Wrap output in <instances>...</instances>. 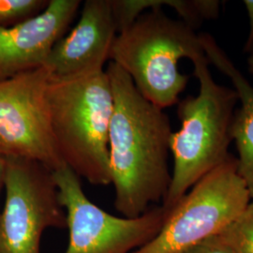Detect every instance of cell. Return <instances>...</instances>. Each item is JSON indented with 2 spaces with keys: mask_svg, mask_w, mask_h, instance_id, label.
<instances>
[{
  "mask_svg": "<svg viewBox=\"0 0 253 253\" xmlns=\"http://www.w3.org/2000/svg\"><path fill=\"white\" fill-rule=\"evenodd\" d=\"M199 92L178 102L179 130L170 138L173 158L171 183L164 208H172L208 172L232 157L229 146L238 97L234 88L219 84L209 70L206 54L192 61Z\"/></svg>",
  "mask_w": 253,
  "mask_h": 253,
  "instance_id": "3957f363",
  "label": "cell"
},
{
  "mask_svg": "<svg viewBox=\"0 0 253 253\" xmlns=\"http://www.w3.org/2000/svg\"><path fill=\"white\" fill-rule=\"evenodd\" d=\"M106 73L114 96L109 165L115 207L125 217H140L166 197L172 126L163 109L144 98L117 64L110 62Z\"/></svg>",
  "mask_w": 253,
  "mask_h": 253,
  "instance_id": "6da1fadb",
  "label": "cell"
},
{
  "mask_svg": "<svg viewBox=\"0 0 253 253\" xmlns=\"http://www.w3.org/2000/svg\"><path fill=\"white\" fill-rule=\"evenodd\" d=\"M248 67H249V72L253 76V52L248 58Z\"/></svg>",
  "mask_w": 253,
  "mask_h": 253,
  "instance_id": "ac0fdd59",
  "label": "cell"
},
{
  "mask_svg": "<svg viewBox=\"0 0 253 253\" xmlns=\"http://www.w3.org/2000/svg\"><path fill=\"white\" fill-rule=\"evenodd\" d=\"M48 0H0V27H10L41 13Z\"/></svg>",
  "mask_w": 253,
  "mask_h": 253,
  "instance_id": "5bb4252c",
  "label": "cell"
},
{
  "mask_svg": "<svg viewBox=\"0 0 253 253\" xmlns=\"http://www.w3.org/2000/svg\"><path fill=\"white\" fill-rule=\"evenodd\" d=\"M47 98L53 134L65 164L92 185L111 184L109 129L114 96L106 71L51 77Z\"/></svg>",
  "mask_w": 253,
  "mask_h": 253,
  "instance_id": "7a4b0ae2",
  "label": "cell"
},
{
  "mask_svg": "<svg viewBox=\"0 0 253 253\" xmlns=\"http://www.w3.org/2000/svg\"><path fill=\"white\" fill-rule=\"evenodd\" d=\"M243 4L247 10L250 22V31L245 45V51L252 54L253 52V0H244Z\"/></svg>",
  "mask_w": 253,
  "mask_h": 253,
  "instance_id": "2e32d148",
  "label": "cell"
},
{
  "mask_svg": "<svg viewBox=\"0 0 253 253\" xmlns=\"http://www.w3.org/2000/svg\"><path fill=\"white\" fill-rule=\"evenodd\" d=\"M181 253H235L219 235H213Z\"/></svg>",
  "mask_w": 253,
  "mask_h": 253,
  "instance_id": "9a60e30c",
  "label": "cell"
},
{
  "mask_svg": "<svg viewBox=\"0 0 253 253\" xmlns=\"http://www.w3.org/2000/svg\"><path fill=\"white\" fill-rule=\"evenodd\" d=\"M199 35L208 62L230 79L240 102V107L235 110L231 134L238 152L237 172L253 199V86L213 37L209 33Z\"/></svg>",
  "mask_w": 253,
  "mask_h": 253,
  "instance_id": "8fae6325",
  "label": "cell"
},
{
  "mask_svg": "<svg viewBox=\"0 0 253 253\" xmlns=\"http://www.w3.org/2000/svg\"><path fill=\"white\" fill-rule=\"evenodd\" d=\"M5 172H6V157L0 153V189L4 185L5 180Z\"/></svg>",
  "mask_w": 253,
  "mask_h": 253,
  "instance_id": "e0dca14e",
  "label": "cell"
},
{
  "mask_svg": "<svg viewBox=\"0 0 253 253\" xmlns=\"http://www.w3.org/2000/svg\"><path fill=\"white\" fill-rule=\"evenodd\" d=\"M201 54L205 53L194 28L152 8L118 32L109 60L130 77L144 98L163 110L178 103L187 87L189 76L181 73L179 61Z\"/></svg>",
  "mask_w": 253,
  "mask_h": 253,
  "instance_id": "277c9868",
  "label": "cell"
},
{
  "mask_svg": "<svg viewBox=\"0 0 253 253\" xmlns=\"http://www.w3.org/2000/svg\"><path fill=\"white\" fill-rule=\"evenodd\" d=\"M4 185L0 253H41L46 229L67 227L53 171L36 161L6 157Z\"/></svg>",
  "mask_w": 253,
  "mask_h": 253,
  "instance_id": "8992f818",
  "label": "cell"
},
{
  "mask_svg": "<svg viewBox=\"0 0 253 253\" xmlns=\"http://www.w3.org/2000/svg\"><path fill=\"white\" fill-rule=\"evenodd\" d=\"M251 199L248 187L237 172L236 159L232 156L167 208L159 233L133 253H181L218 235Z\"/></svg>",
  "mask_w": 253,
  "mask_h": 253,
  "instance_id": "5b68a950",
  "label": "cell"
},
{
  "mask_svg": "<svg viewBox=\"0 0 253 253\" xmlns=\"http://www.w3.org/2000/svg\"><path fill=\"white\" fill-rule=\"evenodd\" d=\"M45 67L0 81V153L43 164L51 171L64 163L54 140Z\"/></svg>",
  "mask_w": 253,
  "mask_h": 253,
  "instance_id": "ba28073f",
  "label": "cell"
},
{
  "mask_svg": "<svg viewBox=\"0 0 253 253\" xmlns=\"http://www.w3.org/2000/svg\"><path fill=\"white\" fill-rule=\"evenodd\" d=\"M53 174L69 228L65 253H129L150 241L163 226L168 211L164 207L140 217H116L87 198L80 177L68 165Z\"/></svg>",
  "mask_w": 253,
  "mask_h": 253,
  "instance_id": "52a82bcc",
  "label": "cell"
},
{
  "mask_svg": "<svg viewBox=\"0 0 253 253\" xmlns=\"http://www.w3.org/2000/svg\"><path fill=\"white\" fill-rule=\"evenodd\" d=\"M218 235L235 253H253V201Z\"/></svg>",
  "mask_w": 253,
  "mask_h": 253,
  "instance_id": "4fadbf2b",
  "label": "cell"
},
{
  "mask_svg": "<svg viewBox=\"0 0 253 253\" xmlns=\"http://www.w3.org/2000/svg\"><path fill=\"white\" fill-rule=\"evenodd\" d=\"M118 33L130 26L151 8L170 7L181 20L196 30L204 22L218 17L221 3L218 0H111Z\"/></svg>",
  "mask_w": 253,
  "mask_h": 253,
  "instance_id": "7c38bea8",
  "label": "cell"
},
{
  "mask_svg": "<svg viewBox=\"0 0 253 253\" xmlns=\"http://www.w3.org/2000/svg\"><path fill=\"white\" fill-rule=\"evenodd\" d=\"M81 16L68 36L59 40L46 61L51 77L61 79L94 69L109 60L118 27L111 0H86Z\"/></svg>",
  "mask_w": 253,
  "mask_h": 253,
  "instance_id": "30bf717a",
  "label": "cell"
},
{
  "mask_svg": "<svg viewBox=\"0 0 253 253\" xmlns=\"http://www.w3.org/2000/svg\"><path fill=\"white\" fill-rule=\"evenodd\" d=\"M80 5L79 0H49L36 16L13 27H0V81L44 67Z\"/></svg>",
  "mask_w": 253,
  "mask_h": 253,
  "instance_id": "9c48e42d",
  "label": "cell"
}]
</instances>
